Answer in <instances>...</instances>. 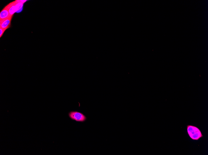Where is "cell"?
I'll return each mask as SVG.
<instances>
[{
    "mask_svg": "<svg viewBox=\"0 0 208 155\" xmlns=\"http://www.w3.org/2000/svg\"><path fill=\"white\" fill-rule=\"evenodd\" d=\"M187 128L189 136L193 140L198 141L203 137L201 132L197 127L189 125H187Z\"/></svg>",
    "mask_w": 208,
    "mask_h": 155,
    "instance_id": "6da1fadb",
    "label": "cell"
},
{
    "mask_svg": "<svg viewBox=\"0 0 208 155\" xmlns=\"http://www.w3.org/2000/svg\"><path fill=\"white\" fill-rule=\"evenodd\" d=\"M70 118L72 120L79 122H84L87 118L82 113L77 111H71L69 113Z\"/></svg>",
    "mask_w": 208,
    "mask_h": 155,
    "instance_id": "7a4b0ae2",
    "label": "cell"
},
{
    "mask_svg": "<svg viewBox=\"0 0 208 155\" xmlns=\"http://www.w3.org/2000/svg\"><path fill=\"white\" fill-rule=\"evenodd\" d=\"M12 17L10 16L9 18L0 21V28L5 31L9 28L10 26Z\"/></svg>",
    "mask_w": 208,
    "mask_h": 155,
    "instance_id": "3957f363",
    "label": "cell"
},
{
    "mask_svg": "<svg viewBox=\"0 0 208 155\" xmlns=\"http://www.w3.org/2000/svg\"><path fill=\"white\" fill-rule=\"evenodd\" d=\"M8 9L10 15L11 17L13 16L15 12L18 11L16 7L15 1L12 2L6 6Z\"/></svg>",
    "mask_w": 208,
    "mask_h": 155,
    "instance_id": "277c9868",
    "label": "cell"
},
{
    "mask_svg": "<svg viewBox=\"0 0 208 155\" xmlns=\"http://www.w3.org/2000/svg\"><path fill=\"white\" fill-rule=\"evenodd\" d=\"M9 10L6 6L0 12V21L6 19L10 17Z\"/></svg>",
    "mask_w": 208,
    "mask_h": 155,
    "instance_id": "5b68a950",
    "label": "cell"
},
{
    "mask_svg": "<svg viewBox=\"0 0 208 155\" xmlns=\"http://www.w3.org/2000/svg\"><path fill=\"white\" fill-rule=\"evenodd\" d=\"M5 31H6L5 30H3V29L1 28H0V37H1L3 34L4 32H5Z\"/></svg>",
    "mask_w": 208,
    "mask_h": 155,
    "instance_id": "8992f818",
    "label": "cell"
}]
</instances>
